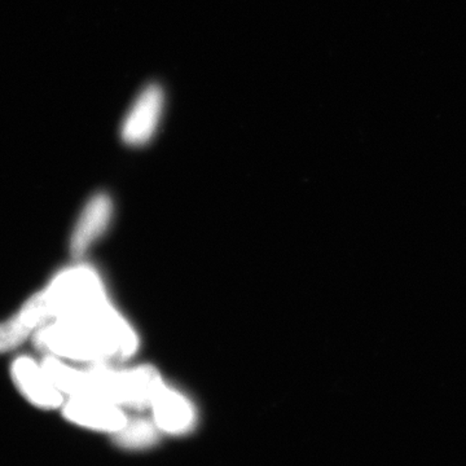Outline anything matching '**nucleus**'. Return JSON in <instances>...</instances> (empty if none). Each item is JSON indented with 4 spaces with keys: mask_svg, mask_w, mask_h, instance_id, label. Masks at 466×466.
I'll list each match as a JSON object with an SVG mask.
<instances>
[{
    "mask_svg": "<svg viewBox=\"0 0 466 466\" xmlns=\"http://www.w3.org/2000/svg\"><path fill=\"white\" fill-rule=\"evenodd\" d=\"M33 339L46 355L87 366L130 358L139 345L137 333L112 303L85 317L48 321Z\"/></svg>",
    "mask_w": 466,
    "mask_h": 466,
    "instance_id": "obj_1",
    "label": "nucleus"
},
{
    "mask_svg": "<svg viewBox=\"0 0 466 466\" xmlns=\"http://www.w3.org/2000/svg\"><path fill=\"white\" fill-rule=\"evenodd\" d=\"M42 291L51 320L84 317L110 303L99 274L86 265L58 272Z\"/></svg>",
    "mask_w": 466,
    "mask_h": 466,
    "instance_id": "obj_2",
    "label": "nucleus"
},
{
    "mask_svg": "<svg viewBox=\"0 0 466 466\" xmlns=\"http://www.w3.org/2000/svg\"><path fill=\"white\" fill-rule=\"evenodd\" d=\"M11 377L18 392L32 406L43 410H54L63 407L66 397L46 372L42 361L21 355L12 361Z\"/></svg>",
    "mask_w": 466,
    "mask_h": 466,
    "instance_id": "obj_3",
    "label": "nucleus"
},
{
    "mask_svg": "<svg viewBox=\"0 0 466 466\" xmlns=\"http://www.w3.org/2000/svg\"><path fill=\"white\" fill-rule=\"evenodd\" d=\"M164 91L158 85H149L135 99L121 127L122 140L128 146H144L155 137L162 112Z\"/></svg>",
    "mask_w": 466,
    "mask_h": 466,
    "instance_id": "obj_4",
    "label": "nucleus"
},
{
    "mask_svg": "<svg viewBox=\"0 0 466 466\" xmlns=\"http://www.w3.org/2000/svg\"><path fill=\"white\" fill-rule=\"evenodd\" d=\"M61 410L67 421L91 431L119 433L127 425L118 404L99 398L67 397Z\"/></svg>",
    "mask_w": 466,
    "mask_h": 466,
    "instance_id": "obj_5",
    "label": "nucleus"
},
{
    "mask_svg": "<svg viewBox=\"0 0 466 466\" xmlns=\"http://www.w3.org/2000/svg\"><path fill=\"white\" fill-rule=\"evenodd\" d=\"M51 321L50 309L43 291L34 294L7 320L0 321V354L20 348Z\"/></svg>",
    "mask_w": 466,
    "mask_h": 466,
    "instance_id": "obj_6",
    "label": "nucleus"
},
{
    "mask_svg": "<svg viewBox=\"0 0 466 466\" xmlns=\"http://www.w3.org/2000/svg\"><path fill=\"white\" fill-rule=\"evenodd\" d=\"M113 217V204L108 195H95L82 210L70 238V251L79 258L84 257L92 245L108 229Z\"/></svg>",
    "mask_w": 466,
    "mask_h": 466,
    "instance_id": "obj_7",
    "label": "nucleus"
},
{
    "mask_svg": "<svg viewBox=\"0 0 466 466\" xmlns=\"http://www.w3.org/2000/svg\"><path fill=\"white\" fill-rule=\"evenodd\" d=\"M150 406L153 408L156 424L168 433L186 431L191 426L195 417L189 401L182 394L165 385L161 386Z\"/></svg>",
    "mask_w": 466,
    "mask_h": 466,
    "instance_id": "obj_8",
    "label": "nucleus"
},
{
    "mask_svg": "<svg viewBox=\"0 0 466 466\" xmlns=\"http://www.w3.org/2000/svg\"><path fill=\"white\" fill-rule=\"evenodd\" d=\"M155 428L148 421L137 420L119 431V441L125 446H147L155 440Z\"/></svg>",
    "mask_w": 466,
    "mask_h": 466,
    "instance_id": "obj_9",
    "label": "nucleus"
}]
</instances>
